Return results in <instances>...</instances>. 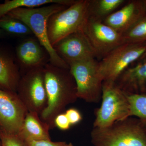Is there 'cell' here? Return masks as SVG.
Returning a JSON list of instances; mask_svg holds the SVG:
<instances>
[{
    "label": "cell",
    "instance_id": "19",
    "mask_svg": "<svg viewBox=\"0 0 146 146\" xmlns=\"http://www.w3.org/2000/svg\"><path fill=\"white\" fill-rule=\"evenodd\" d=\"M0 29L7 34L13 36H27L33 35L25 23L7 15L0 18Z\"/></svg>",
    "mask_w": 146,
    "mask_h": 146
},
{
    "label": "cell",
    "instance_id": "5",
    "mask_svg": "<svg viewBox=\"0 0 146 146\" xmlns=\"http://www.w3.org/2000/svg\"><path fill=\"white\" fill-rule=\"evenodd\" d=\"M146 57V42L122 44L99 61L103 82H115L131 64Z\"/></svg>",
    "mask_w": 146,
    "mask_h": 146
},
{
    "label": "cell",
    "instance_id": "30",
    "mask_svg": "<svg viewBox=\"0 0 146 146\" xmlns=\"http://www.w3.org/2000/svg\"><path fill=\"white\" fill-rule=\"evenodd\" d=\"M145 124H146V123H145Z\"/></svg>",
    "mask_w": 146,
    "mask_h": 146
},
{
    "label": "cell",
    "instance_id": "12",
    "mask_svg": "<svg viewBox=\"0 0 146 146\" xmlns=\"http://www.w3.org/2000/svg\"><path fill=\"white\" fill-rule=\"evenodd\" d=\"M16 55L18 66L23 74L44 68L50 63L49 56L36 37H29L21 42L16 47Z\"/></svg>",
    "mask_w": 146,
    "mask_h": 146
},
{
    "label": "cell",
    "instance_id": "23",
    "mask_svg": "<svg viewBox=\"0 0 146 146\" xmlns=\"http://www.w3.org/2000/svg\"><path fill=\"white\" fill-rule=\"evenodd\" d=\"M21 141L25 146H63L66 143L65 142H53L51 140H25Z\"/></svg>",
    "mask_w": 146,
    "mask_h": 146
},
{
    "label": "cell",
    "instance_id": "8",
    "mask_svg": "<svg viewBox=\"0 0 146 146\" xmlns=\"http://www.w3.org/2000/svg\"><path fill=\"white\" fill-rule=\"evenodd\" d=\"M44 68L33 69L22 75L16 92L28 112L39 115L47 104Z\"/></svg>",
    "mask_w": 146,
    "mask_h": 146
},
{
    "label": "cell",
    "instance_id": "1",
    "mask_svg": "<svg viewBox=\"0 0 146 146\" xmlns=\"http://www.w3.org/2000/svg\"><path fill=\"white\" fill-rule=\"evenodd\" d=\"M47 96L46 106L40 115L50 129L55 127L56 117L78 99L76 85L70 69L59 68L48 63L44 68Z\"/></svg>",
    "mask_w": 146,
    "mask_h": 146
},
{
    "label": "cell",
    "instance_id": "25",
    "mask_svg": "<svg viewBox=\"0 0 146 146\" xmlns=\"http://www.w3.org/2000/svg\"><path fill=\"white\" fill-rule=\"evenodd\" d=\"M68 117L71 126L78 123L82 120V116L78 110L75 108H70L65 112Z\"/></svg>",
    "mask_w": 146,
    "mask_h": 146
},
{
    "label": "cell",
    "instance_id": "29",
    "mask_svg": "<svg viewBox=\"0 0 146 146\" xmlns=\"http://www.w3.org/2000/svg\"><path fill=\"white\" fill-rule=\"evenodd\" d=\"M0 146H2L1 141V132H0Z\"/></svg>",
    "mask_w": 146,
    "mask_h": 146
},
{
    "label": "cell",
    "instance_id": "22",
    "mask_svg": "<svg viewBox=\"0 0 146 146\" xmlns=\"http://www.w3.org/2000/svg\"><path fill=\"white\" fill-rule=\"evenodd\" d=\"M0 132L2 146H25L18 136L7 134L1 129Z\"/></svg>",
    "mask_w": 146,
    "mask_h": 146
},
{
    "label": "cell",
    "instance_id": "10",
    "mask_svg": "<svg viewBox=\"0 0 146 146\" xmlns=\"http://www.w3.org/2000/svg\"><path fill=\"white\" fill-rule=\"evenodd\" d=\"M83 31L96 52L97 60H101L123 44L122 34L102 22L87 19Z\"/></svg>",
    "mask_w": 146,
    "mask_h": 146
},
{
    "label": "cell",
    "instance_id": "13",
    "mask_svg": "<svg viewBox=\"0 0 146 146\" xmlns=\"http://www.w3.org/2000/svg\"><path fill=\"white\" fill-rule=\"evenodd\" d=\"M146 13L143 0L128 1L119 9L108 16L103 23L123 34Z\"/></svg>",
    "mask_w": 146,
    "mask_h": 146
},
{
    "label": "cell",
    "instance_id": "14",
    "mask_svg": "<svg viewBox=\"0 0 146 146\" xmlns=\"http://www.w3.org/2000/svg\"><path fill=\"white\" fill-rule=\"evenodd\" d=\"M115 83L127 96H146V57L131 64Z\"/></svg>",
    "mask_w": 146,
    "mask_h": 146
},
{
    "label": "cell",
    "instance_id": "15",
    "mask_svg": "<svg viewBox=\"0 0 146 146\" xmlns=\"http://www.w3.org/2000/svg\"><path fill=\"white\" fill-rule=\"evenodd\" d=\"M16 60L10 52L0 46V89L17 92L21 74Z\"/></svg>",
    "mask_w": 146,
    "mask_h": 146
},
{
    "label": "cell",
    "instance_id": "28",
    "mask_svg": "<svg viewBox=\"0 0 146 146\" xmlns=\"http://www.w3.org/2000/svg\"><path fill=\"white\" fill-rule=\"evenodd\" d=\"M144 5H145V7L146 10V0H143Z\"/></svg>",
    "mask_w": 146,
    "mask_h": 146
},
{
    "label": "cell",
    "instance_id": "26",
    "mask_svg": "<svg viewBox=\"0 0 146 146\" xmlns=\"http://www.w3.org/2000/svg\"><path fill=\"white\" fill-rule=\"evenodd\" d=\"M7 35V34L4 31H3L0 29V39L5 37Z\"/></svg>",
    "mask_w": 146,
    "mask_h": 146
},
{
    "label": "cell",
    "instance_id": "24",
    "mask_svg": "<svg viewBox=\"0 0 146 146\" xmlns=\"http://www.w3.org/2000/svg\"><path fill=\"white\" fill-rule=\"evenodd\" d=\"M54 124L55 127H57L62 130H68L71 126L65 112L59 114L56 117Z\"/></svg>",
    "mask_w": 146,
    "mask_h": 146
},
{
    "label": "cell",
    "instance_id": "21",
    "mask_svg": "<svg viewBox=\"0 0 146 146\" xmlns=\"http://www.w3.org/2000/svg\"><path fill=\"white\" fill-rule=\"evenodd\" d=\"M127 96L130 106L131 117H136L146 123V96L132 95Z\"/></svg>",
    "mask_w": 146,
    "mask_h": 146
},
{
    "label": "cell",
    "instance_id": "20",
    "mask_svg": "<svg viewBox=\"0 0 146 146\" xmlns=\"http://www.w3.org/2000/svg\"><path fill=\"white\" fill-rule=\"evenodd\" d=\"M122 35L123 44L146 42V13Z\"/></svg>",
    "mask_w": 146,
    "mask_h": 146
},
{
    "label": "cell",
    "instance_id": "16",
    "mask_svg": "<svg viewBox=\"0 0 146 146\" xmlns=\"http://www.w3.org/2000/svg\"><path fill=\"white\" fill-rule=\"evenodd\" d=\"M50 129L39 114L28 112L17 136L21 140H51Z\"/></svg>",
    "mask_w": 146,
    "mask_h": 146
},
{
    "label": "cell",
    "instance_id": "11",
    "mask_svg": "<svg viewBox=\"0 0 146 146\" xmlns=\"http://www.w3.org/2000/svg\"><path fill=\"white\" fill-rule=\"evenodd\" d=\"M53 48L68 65L96 58V52L83 31L70 35L55 44Z\"/></svg>",
    "mask_w": 146,
    "mask_h": 146
},
{
    "label": "cell",
    "instance_id": "18",
    "mask_svg": "<svg viewBox=\"0 0 146 146\" xmlns=\"http://www.w3.org/2000/svg\"><path fill=\"white\" fill-rule=\"evenodd\" d=\"M76 0H6L0 3V18L12 10L22 7H36L52 4H58L69 7Z\"/></svg>",
    "mask_w": 146,
    "mask_h": 146
},
{
    "label": "cell",
    "instance_id": "4",
    "mask_svg": "<svg viewBox=\"0 0 146 146\" xmlns=\"http://www.w3.org/2000/svg\"><path fill=\"white\" fill-rule=\"evenodd\" d=\"M89 0H77L74 4L52 15L47 32L52 46L70 35L83 31L88 19Z\"/></svg>",
    "mask_w": 146,
    "mask_h": 146
},
{
    "label": "cell",
    "instance_id": "27",
    "mask_svg": "<svg viewBox=\"0 0 146 146\" xmlns=\"http://www.w3.org/2000/svg\"><path fill=\"white\" fill-rule=\"evenodd\" d=\"M63 146H74L72 143H66L65 145Z\"/></svg>",
    "mask_w": 146,
    "mask_h": 146
},
{
    "label": "cell",
    "instance_id": "2",
    "mask_svg": "<svg viewBox=\"0 0 146 146\" xmlns=\"http://www.w3.org/2000/svg\"><path fill=\"white\" fill-rule=\"evenodd\" d=\"M68 7L62 5L52 4L39 7H22L12 10L7 15L22 21L30 29L46 50L50 64L59 68L70 69L69 65L57 54L51 44L47 32V23L50 17Z\"/></svg>",
    "mask_w": 146,
    "mask_h": 146
},
{
    "label": "cell",
    "instance_id": "3",
    "mask_svg": "<svg viewBox=\"0 0 146 146\" xmlns=\"http://www.w3.org/2000/svg\"><path fill=\"white\" fill-rule=\"evenodd\" d=\"M91 137L94 146H146V125L130 117L107 127H94Z\"/></svg>",
    "mask_w": 146,
    "mask_h": 146
},
{
    "label": "cell",
    "instance_id": "9",
    "mask_svg": "<svg viewBox=\"0 0 146 146\" xmlns=\"http://www.w3.org/2000/svg\"><path fill=\"white\" fill-rule=\"evenodd\" d=\"M16 92L0 89V129L17 136L28 113Z\"/></svg>",
    "mask_w": 146,
    "mask_h": 146
},
{
    "label": "cell",
    "instance_id": "17",
    "mask_svg": "<svg viewBox=\"0 0 146 146\" xmlns=\"http://www.w3.org/2000/svg\"><path fill=\"white\" fill-rule=\"evenodd\" d=\"M127 2L125 0H89L88 19L103 22Z\"/></svg>",
    "mask_w": 146,
    "mask_h": 146
},
{
    "label": "cell",
    "instance_id": "6",
    "mask_svg": "<svg viewBox=\"0 0 146 146\" xmlns=\"http://www.w3.org/2000/svg\"><path fill=\"white\" fill-rule=\"evenodd\" d=\"M102 104L96 112L94 127H107L131 117L127 96L115 82L104 81Z\"/></svg>",
    "mask_w": 146,
    "mask_h": 146
},
{
    "label": "cell",
    "instance_id": "7",
    "mask_svg": "<svg viewBox=\"0 0 146 146\" xmlns=\"http://www.w3.org/2000/svg\"><path fill=\"white\" fill-rule=\"evenodd\" d=\"M98 62L92 58L69 65L76 85L78 98L87 102L97 103L102 99L103 80L99 70Z\"/></svg>",
    "mask_w": 146,
    "mask_h": 146
}]
</instances>
